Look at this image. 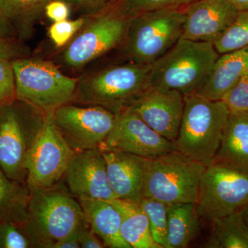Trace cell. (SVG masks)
Instances as JSON below:
<instances>
[{"mask_svg": "<svg viewBox=\"0 0 248 248\" xmlns=\"http://www.w3.org/2000/svg\"><path fill=\"white\" fill-rule=\"evenodd\" d=\"M211 223V232L204 248H248V226L242 211L217 218Z\"/></svg>", "mask_w": 248, "mask_h": 248, "instance_id": "cell-24", "label": "cell"}, {"mask_svg": "<svg viewBox=\"0 0 248 248\" xmlns=\"http://www.w3.org/2000/svg\"><path fill=\"white\" fill-rule=\"evenodd\" d=\"M16 99L13 60H0V104Z\"/></svg>", "mask_w": 248, "mask_h": 248, "instance_id": "cell-33", "label": "cell"}, {"mask_svg": "<svg viewBox=\"0 0 248 248\" xmlns=\"http://www.w3.org/2000/svg\"><path fill=\"white\" fill-rule=\"evenodd\" d=\"M213 164L248 173V112H231Z\"/></svg>", "mask_w": 248, "mask_h": 248, "instance_id": "cell-19", "label": "cell"}, {"mask_svg": "<svg viewBox=\"0 0 248 248\" xmlns=\"http://www.w3.org/2000/svg\"><path fill=\"white\" fill-rule=\"evenodd\" d=\"M214 46L219 55L248 47V11L238 13L231 26Z\"/></svg>", "mask_w": 248, "mask_h": 248, "instance_id": "cell-27", "label": "cell"}, {"mask_svg": "<svg viewBox=\"0 0 248 248\" xmlns=\"http://www.w3.org/2000/svg\"><path fill=\"white\" fill-rule=\"evenodd\" d=\"M35 248L24 223L0 221V248Z\"/></svg>", "mask_w": 248, "mask_h": 248, "instance_id": "cell-29", "label": "cell"}, {"mask_svg": "<svg viewBox=\"0 0 248 248\" xmlns=\"http://www.w3.org/2000/svg\"><path fill=\"white\" fill-rule=\"evenodd\" d=\"M80 244L79 241V235H78V230L73 234L69 235L58 241L53 246L52 248H79Z\"/></svg>", "mask_w": 248, "mask_h": 248, "instance_id": "cell-37", "label": "cell"}, {"mask_svg": "<svg viewBox=\"0 0 248 248\" xmlns=\"http://www.w3.org/2000/svg\"><path fill=\"white\" fill-rule=\"evenodd\" d=\"M87 19L88 18L79 17L78 19H68L61 22H53L48 28L49 38L56 48L66 46L82 29Z\"/></svg>", "mask_w": 248, "mask_h": 248, "instance_id": "cell-30", "label": "cell"}, {"mask_svg": "<svg viewBox=\"0 0 248 248\" xmlns=\"http://www.w3.org/2000/svg\"><path fill=\"white\" fill-rule=\"evenodd\" d=\"M243 217H244L245 222L248 226V205L242 210Z\"/></svg>", "mask_w": 248, "mask_h": 248, "instance_id": "cell-40", "label": "cell"}, {"mask_svg": "<svg viewBox=\"0 0 248 248\" xmlns=\"http://www.w3.org/2000/svg\"><path fill=\"white\" fill-rule=\"evenodd\" d=\"M129 20L130 18L122 17L110 10L88 18L63 50V63L77 69L122 45Z\"/></svg>", "mask_w": 248, "mask_h": 248, "instance_id": "cell-11", "label": "cell"}, {"mask_svg": "<svg viewBox=\"0 0 248 248\" xmlns=\"http://www.w3.org/2000/svg\"></svg>", "mask_w": 248, "mask_h": 248, "instance_id": "cell-41", "label": "cell"}, {"mask_svg": "<svg viewBox=\"0 0 248 248\" xmlns=\"http://www.w3.org/2000/svg\"><path fill=\"white\" fill-rule=\"evenodd\" d=\"M112 131L100 149H116L146 159L176 151L175 143L161 136L129 108L116 114Z\"/></svg>", "mask_w": 248, "mask_h": 248, "instance_id": "cell-13", "label": "cell"}, {"mask_svg": "<svg viewBox=\"0 0 248 248\" xmlns=\"http://www.w3.org/2000/svg\"><path fill=\"white\" fill-rule=\"evenodd\" d=\"M80 17L91 18L110 11L119 0H62Z\"/></svg>", "mask_w": 248, "mask_h": 248, "instance_id": "cell-31", "label": "cell"}, {"mask_svg": "<svg viewBox=\"0 0 248 248\" xmlns=\"http://www.w3.org/2000/svg\"><path fill=\"white\" fill-rule=\"evenodd\" d=\"M80 247L81 248H102L105 245L97 234L91 229L89 225L85 222L78 229Z\"/></svg>", "mask_w": 248, "mask_h": 248, "instance_id": "cell-36", "label": "cell"}, {"mask_svg": "<svg viewBox=\"0 0 248 248\" xmlns=\"http://www.w3.org/2000/svg\"><path fill=\"white\" fill-rule=\"evenodd\" d=\"M69 5L62 0H51L46 6L45 15L53 22L66 20L71 14Z\"/></svg>", "mask_w": 248, "mask_h": 248, "instance_id": "cell-35", "label": "cell"}, {"mask_svg": "<svg viewBox=\"0 0 248 248\" xmlns=\"http://www.w3.org/2000/svg\"><path fill=\"white\" fill-rule=\"evenodd\" d=\"M13 68L17 100L45 114L73 102L78 79L63 74L53 62L24 57L13 60Z\"/></svg>", "mask_w": 248, "mask_h": 248, "instance_id": "cell-6", "label": "cell"}, {"mask_svg": "<svg viewBox=\"0 0 248 248\" xmlns=\"http://www.w3.org/2000/svg\"><path fill=\"white\" fill-rule=\"evenodd\" d=\"M51 0H0V10L14 28L17 37L26 40L32 35L37 22L45 14Z\"/></svg>", "mask_w": 248, "mask_h": 248, "instance_id": "cell-23", "label": "cell"}, {"mask_svg": "<svg viewBox=\"0 0 248 248\" xmlns=\"http://www.w3.org/2000/svg\"><path fill=\"white\" fill-rule=\"evenodd\" d=\"M63 178L70 193L78 200L117 199L109 184L107 163L99 148L76 153Z\"/></svg>", "mask_w": 248, "mask_h": 248, "instance_id": "cell-15", "label": "cell"}, {"mask_svg": "<svg viewBox=\"0 0 248 248\" xmlns=\"http://www.w3.org/2000/svg\"><path fill=\"white\" fill-rule=\"evenodd\" d=\"M0 37L4 38H16V32L9 21L6 19L0 10Z\"/></svg>", "mask_w": 248, "mask_h": 248, "instance_id": "cell-38", "label": "cell"}, {"mask_svg": "<svg viewBox=\"0 0 248 248\" xmlns=\"http://www.w3.org/2000/svg\"><path fill=\"white\" fill-rule=\"evenodd\" d=\"M185 8L148 11L130 18L122 44L129 62L152 64L182 37Z\"/></svg>", "mask_w": 248, "mask_h": 248, "instance_id": "cell-5", "label": "cell"}, {"mask_svg": "<svg viewBox=\"0 0 248 248\" xmlns=\"http://www.w3.org/2000/svg\"><path fill=\"white\" fill-rule=\"evenodd\" d=\"M100 150L107 163L109 184L117 198L140 203L144 197L146 158L119 150Z\"/></svg>", "mask_w": 248, "mask_h": 248, "instance_id": "cell-17", "label": "cell"}, {"mask_svg": "<svg viewBox=\"0 0 248 248\" xmlns=\"http://www.w3.org/2000/svg\"><path fill=\"white\" fill-rule=\"evenodd\" d=\"M248 71V47L218 56L208 79L195 93L210 100H223L227 93Z\"/></svg>", "mask_w": 248, "mask_h": 248, "instance_id": "cell-18", "label": "cell"}, {"mask_svg": "<svg viewBox=\"0 0 248 248\" xmlns=\"http://www.w3.org/2000/svg\"><path fill=\"white\" fill-rule=\"evenodd\" d=\"M239 12L248 11V0H228Z\"/></svg>", "mask_w": 248, "mask_h": 248, "instance_id": "cell-39", "label": "cell"}, {"mask_svg": "<svg viewBox=\"0 0 248 248\" xmlns=\"http://www.w3.org/2000/svg\"><path fill=\"white\" fill-rule=\"evenodd\" d=\"M223 101L231 112H248V71L227 93Z\"/></svg>", "mask_w": 248, "mask_h": 248, "instance_id": "cell-32", "label": "cell"}, {"mask_svg": "<svg viewBox=\"0 0 248 248\" xmlns=\"http://www.w3.org/2000/svg\"><path fill=\"white\" fill-rule=\"evenodd\" d=\"M200 219L195 203L169 205L167 248L188 247L200 232Z\"/></svg>", "mask_w": 248, "mask_h": 248, "instance_id": "cell-22", "label": "cell"}, {"mask_svg": "<svg viewBox=\"0 0 248 248\" xmlns=\"http://www.w3.org/2000/svg\"><path fill=\"white\" fill-rule=\"evenodd\" d=\"M53 112L46 114L43 125L27 155L26 184L29 191L60 183L76 155L57 127Z\"/></svg>", "mask_w": 248, "mask_h": 248, "instance_id": "cell-10", "label": "cell"}, {"mask_svg": "<svg viewBox=\"0 0 248 248\" xmlns=\"http://www.w3.org/2000/svg\"><path fill=\"white\" fill-rule=\"evenodd\" d=\"M238 13L228 0H196L185 8L182 38L214 44Z\"/></svg>", "mask_w": 248, "mask_h": 248, "instance_id": "cell-16", "label": "cell"}, {"mask_svg": "<svg viewBox=\"0 0 248 248\" xmlns=\"http://www.w3.org/2000/svg\"><path fill=\"white\" fill-rule=\"evenodd\" d=\"M248 205V173L218 164L205 167L196 203L201 218L211 222Z\"/></svg>", "mask_w": 248, "mask_h": 248, "instance_id": "cell-9", "label": "cell"}, {"mask_svg": "<svg viewBox=\"0 0 248 248\" xmlns=\"http://www.w3.org/2000/svg\"><path fill=\"white\" fill-rule=\"evenodd\" d=\"M184 104L182 93L151 86L127 108L133 111L156 133L174 143Z\"/></svg>", "mask_w": 248, "mask_h": 248, "instance_id": "cell-14", "label": "cell"}, {"mask_svg": "<svg viewBox=\"0 0 248 248\" xmlns=\"http://www.w3.org/2000/svg\"><path fill=\"white\" fill-rule=\"evenodd\" d=\"M46 114L15 99L0 104V169L12 180L26 184V160Z\"/></svg>", "mask_w": 248, "mask_h": 248, "instance_id": "cell-7", "label": "cell"}, {"mask_svg": "<svg viewBox=\"0 0 248 248\" xmlns=\"http://www.w3.org/2000/svg\"><path fill=\"white\" fill-rule=\"evenodd\" d=\"M184 102L176 148L206 167L213 164L219 148L231 110L223 100L196 94L185 96Z\"/></svg>", "mask_w": 248, "mask_h": 248, "instance_id": "cell-1", "label": "cell"}, {"mask_svg": "<svg viewBox=\"0 0 248 248\" xmlns=\"http://www.w3.org/2000/svg\"><path fill=\"white\" fill-rule=\"evenodd\" d=\"M29 51L16 38H4L0 37V60H14L28 57Z\"/></svg>", "mask_w": 248, "mask_h": 248, "instance_id": "cell-34", "label": "cell"}, {"mask_svg": "<svg viewBox=\"0 0 248 248\" xmlns=\"http://www.w3.org/2000/svg\"><path fill=\"white\" fill-rule=\"evenodd\" d=\"M78 201L82 208L85 221L106 247L131 248L122 237V217L110 201L89 199Z\"/></svg>", "mask_w": 248, "mask_h": 248, "instance_id": "cell-20", "label": "cell"}, {"mask_svg": "<svg viewBox=\"0 0 248 248\" xmlns=\"http://www.w3.org/2000/svg\"><path fill=\"white\" fill-rule=\"evenodd\" d=\"M86 222L76 197L60 184L30 191L24 226L35 248H52Z\"/></svg>", "mask_w": 248, "mask_h": 248, "instance_id": "cell-2", "label": "cell"}, {"mask_svg": "<svg viewBox=\"0 0 248 248\" xmlns=\"http://www.w3.org/2000/svg\"><path fill=\"white\" fill-rule=\"evenodd\" d=\"M139 203L148 217L153 239L161 248H167L169 204L148 197H143Z\"/></svg>", "mask_w": 248, "mask_h": 248, "instance_id": "cell-26", "label": "cell"}, {"mask_svg": "<svg viewBox=\"0 0 248 248\" xmlns=\"http://www.w3.org/2000/svg\"><path fill=\"white\" fill-rule=\"evenodd\" d=\"M195 1L196 0H119L110 11L122 17L131 18L155 10L186 8Z\"/></svg>", "mask_w": 248, "mask_h": 248, "instance_id": "cell-28", "label": "cell"}, {"mask_svg": "<svg viewBox=\"0 0 248 248\" xmlns=\"http://www.w3.org/2000/svg\"><path fill=\"white\" fill-rule=\"evenodd\" d=\"M54 121L76 153L99 148L115 125L117 115L98 105L65 104L53 112Z\"/></svg>", "mask_w": 248, "mask_h": 248, "instance_id": "cell-12", "label": "cell"}, {"mask_svg": "<svg viewBox=\"0 0 248 248\" xmlns=\"http://www.w3.org/2000/svg\"><path fill=\"white\" fill-rule=\"evenodd\" d=\"M110 202L120 212L121 234L131 248H162L153 239L148 217L140 203L120 199Z\"/></svg>", "mask_w": 248, "mask_h": 248, "instance_id": "cell-21", "label": "cell"}, {"mask_svg": "<svg viewBox=\"0 0 248 248\" xmlns=\"http://www.w3.org/2000/svg\"><path fill=\"white\" fill-rule=\"evenodd\" d=\"M205 166L177 150L146 159L144 197L171 205L197 203Z\"/></svg>", "mask_w": 248, "mask_h": 248, "instance_id": "cell-8", "label": "cell"}, {"mask_svg": "<svg viewBox=\"0 0 248 248\" xmlns=\"http://www.w3.org/2000/svg\"><path fill=\"white\" fill-rule=\"evenodd\" d=\"M151 86V64L128 62L78 79L73 102L101 106L117 114Z\"/></svg>", "mask_w": 248, "mask_h": 248, "instance_id": "cell-3", "label": "cell"}, {"mask_svg": "<svg viewBox=\"0 0 248 248\" xmlns=\"http://www.w3.org/2000/svg\"><path fill=\"white\" fill-rule=\"evenodd\" d=\"M219 54L213 43L181 37L151 64L153 87L195 94L208 79Z\"/></svg>", "mask_w": 248, "mask_h": 248, "instance_id": "cell-4", "label": "cell"}, {"mask_svg": "<svg viewBox=\"0 0 248 248\" xmlns=\"http://www.w3.org/2000/svg\"><path fill=\"white\" fill-rule=\"evenodd\" d=\"M30 191L27 184L10 179L0 169V221H27Z\"/></svg>", "mask_w": 248, "mask_h": 248, "instance_id": "cell-25", "label": "cell"}]
</instances>
